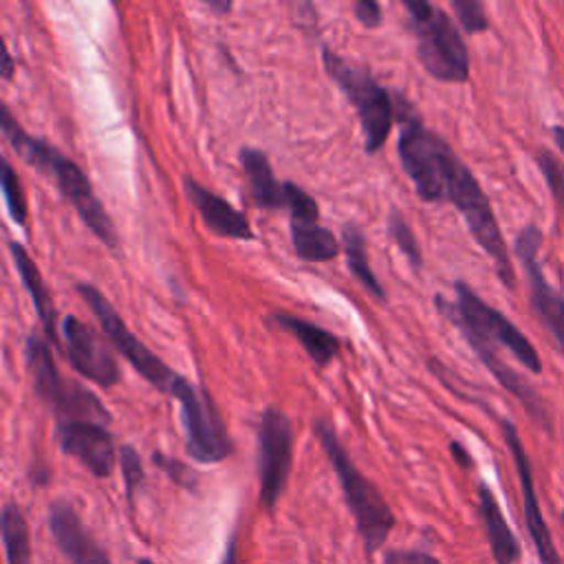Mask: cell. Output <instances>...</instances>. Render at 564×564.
<instances>
[{
  "label": "cell",
  "instance_id": "6da1fadb",
  "mask_svg": "<svg viewBox=\"0 0 564 564\" xmlns=\"http://www.w3.org/2000/svg\"><path fill=\"white\" fill-rule=\"evenodd\" d=\"M0 126H2V134H4L7 143L13 148V152L26 165L46 174L55 183V187L59 189L64 200H68L73 205L75 214L90 229V234L108 249H117L119 247L117 227H115L112 218L108 216L104 203L95 194V187H93L90 178L86 176V172L73 159H68L55 145H51L48 141L26 132L18 123V119L11 115L7 104H0Z\"/></svg>",
  "mask_w": 564,
  "mask_h": 564
},
{
  "label": "cell",
  "instance_id": "7a4b0ae2",
  "mask_svg": "<svg viewBox=\"0 0 564 564\" xmlns=\"http://www.w3.org/2000/svg\"><path fill=\"white\" fill-rule=\"evenodd\" d=\"M313 434L319 441L341 485V494L355 518V527L364 540L366 553L368 555L377 553L386 544L390 531L394 529V513L390 505L386 502L381 491L375 487V482L359 471V467L355 465V460L350 458L348 449L341 445L335 427L328 421L317 419L313 423Z\"/></svg>",
  "mask_w": 564,
  "mask_h": 564
},
{
  "label": "cell",
  "instance_id": "3957f363",
  "mask_svg": "<svg viewBox=\"0 0 564 564\" xmlns=\"http://www.w3.org/2000/svg\"><path fill=\"white\" fill-rule=\"evenodd\" d=\"M394 115L399 123L397 152L419 198L445 203L447 176L458 154L441 134L425 128L419 110L401 93H394Z\"/></svg>",
  "mask_w": 564,
  "mask_h": 564
},
{
  "label": "cell",
  "instance_id": "277c9868",
  "mask_svg": "<svg viewBox=\"0 0 564 564\" xmlns=\"http://www.w3.org/2000/svg\"><path fill=\"white\" fill-rule=\"evenodd\" d=\"M436 311L449 319L467 344H485L489 348H507L527 370L542 372V359L527 335L498 308L489 306L467 282H454V300L434 297Z\"/></svg>",
  "mask_w": 564,
  "mask_h": 564
},
{
  "label": "cell",
  "instance_id": "5b68a950",
  "mask_svg": "<svg viewBox=\"0 0 564 564\" xmlns=\"http://www.w3.org/2000/svg\"><path fill=\"white\" fill-rule=\"evenodd\" d=\"M408 29L414 33L416 57L425 73L445 84L469 79L467 44L454 20L427 0H403Z\"/></svg>",
  "mask_w": 564,
  "mask_h": 564
},
{
  "label": "cell",
  "instance_id": "8992f818",
  "mask_svg": "<svg viewBox=\"0 0 564 564\" xmlns=\"http://www.w3.org/2000/svg\"><path fill=\"white\" fill-rule=\"evenodd\" d=\"M322 64L326 75L339 86L357 112L366 154L379 152L388 141L392 123L397 121L392 95L366 66L341 57L328 46H322Z\"/></svg>",
  "mask_w": 564,
  "mask_h": 564
},
{
  "label": "cell",
  "instance_id": "52a82bcc",
  "mask_svg": "<svg viewBox=\"0 0 564 564\" xmlns=\"http://www.w3.org/2000/svg\"><path fill=\"white\" fill-rule=\"evenodd\" d=\"M24 361L33 381L35 394L51 408L57 421H97L108 425L110 412L99 397L73 379H66L55 359L51 344L35 333L24 341Z\"/></svg>",
  "mask_w": 564,
  "mask_h": 564
},
{
  "label": "cell",
  "instance_id": "ba28073f",
  "mask_svg": "<svg viewBox=\"0 0 564 564\" xmlns=\"http://www.w3.org/2000/svg\"><path fill=\"white\" fill-rule=\"evenodd\" d=\"M445 203H452L460 212L463 220L467 223V229H469L471 238L491 258L500 282L507 289H513L516 286V271H513L511 256H509L507 242L502 238L500 225L496 220L494 207H491L485 189L480 187L478 178L460 161V156L449 170L447 185H445Z\"/></svg>",
  "mask_w": 564,
  "mask_h": 564
},
{
  "label": "cell",
  "instance_id": "9c48e42d",
  "mask_svg": "<svg viewBox=\"0 0 564 564\" xmlns=\"http://www.w3.org/2000/svg\"><path fill=\"white\" fill-rule=\"evenodd\" d=\"M170 397L178 401L187 454L203 465L223 463L231 454V441L212 394L203 386L178 375Z\"/></svg>",
  "mask_w": 564,
  "mask_h": 564
},
{
  "label": "cell",
  "instance_id": "30bf717a",
  "mask_svg": "<svg viewBox=\"0 0 564 564\" xmlns=\"http://www.w3.org/2000/svg\"><path fill=\"white\" fill-rule=\"evenodd\" d=\"M77 293L86 302V306L97 317L101 330L110 339V344L123 355V359L134 368L137 375H141L154 390L170 394L174 381L178 379V372H174L161 357H156L123 322V317L117 313V308L110 304V300L93 284L77 282Z\"/></svg>",
  "mask_w": 564,
  "mask_h": 564
},
{
  "label": "cell",
  "instance_id": "8fae6325",
  "mask_svg": "<svg viewBox=\"0 0 564 564\" xmlns=\"http://www.w3.org/2000/svg\"><path fill=\"white\" fill-rule=\"evenodd\" d=\"M293 465V425L289 416L269 405L262 410L258 425V476H260V502L264 509H273L284 494Z\"/></svg>",
  "mask_w": 564,
  "mask_h": 564
},
{
  "label": "cell",
  "instance_id": "7c38bea8",
  "mask_svg": "<svg viewBox=\"0 0 564 564\" xmlns=\"http://www.w3.org/2000/svg\"><path fill=\"white\" fill-rule=\"evenodd\" d=\"M540 245L542 231L538 225H527L516 236V256L524 269L527 284H529V300L531 306L542 322V326L551 333L557 346L564 352V295L549 282L540 264Z\"/></svg>",
  "mask_w": 564,
  "mask_h": 564
},
{
  "label": "cell",
  "instance_id": "4fadbf2b",
  "mask_svg": "<svg viewBox=\"0 0 564 564\" xmlns=\"http://www.w3.org/2000/svg\"><path fill=\"white\" fill-rule=\"evenodd\" d=\"M62 350L66 352L73 370L88 381L101 388H112L121 381L119 361L112 355V348L75 315H66L62 319Z\"/></svg>",
  "mask_w": 564,
  "mask_h": 564
},
{
  "label": "cell",
  "instance_id": "5bb4252c",
  "mask_svg": "<svg viewBox=\"0 0 564 564\" xmlns=\"http://www.w3.org/2000/svg\"><path fill=\"white\" fill-rule=\"evenodd\" d=\"M500 432H502V438L511 452V458H513V465H516V471H518V480H520V491H522V509H524V524H527V531L531 535V542L535 546V553H538V560L540 564H562L560 555H557V549L553 544V538H551V531L546 527V520H544V513L540 509V500H538V494H535V485H533V469H531V460L527 456V449L520 441V434L516 430V425L509 421V419H500Z\"/></svg>",
  "mask_w": 564,
  "mask_h": 564
},
{
  "label": "cell",
  "instance_id": "9a60e30c",
  "mask_svg": "<svg viewBox=\"0 0 564 564\" xmlns=\"http://www.w3.org/2000/svg\"><path fill=\"white\" fill-rule=\"evenodd\" d=\"M55 441L66 456L79 460L95 478L112 474L117 449L108 425L97 421H57Z\"/></svg>",
  "mask_w": 564,
  "mask_h": 564
},
{
  "label": "cell",
  "instance_id": "2e32d148",
  "mask_svg": "<svg viewBox=\"0 0 564 564\" xmlns=\"http://www.w3.org/2000/svg\"><path fill=\"white\" fill-rule=\"evenodd\" d=\"M48 531L70 564H112L101 544L84 527L75 507L66 500L48 505Z\"/></svg>",
  "mask_w": 564,
  "mask_h": 564
},
{
  "label": "cell",
  "instance_id": "e0dca14e",
  "mask_svg": "<svg viewBox=\"0 0 564 564\" xmlns=\"http://www.w3.org/2000/svg\"><path fill=\"white\" fill-rule=\"evenodd\" d=\"M183 187L189 203L194 205V209L198 212V216L212 234L231 240H253L249 218L229 200L194 181V176H185Z\"/></svg>",
  "mask_w": 564,
  "mask_h": 564
},
{
  "label": "cell",
  "instance_id": "ac0fdd59",
  "mask_svg": "<svg viewBox=\"0 0 564 564\" xmlns=\"http://www.w3.org/2000/svg\"><path fill=\"white\" fill-rule=\"evenodd\" d=\"M9 253L13 258L15 271L20 275L26 293L31 295V302H33L35 313L40 317V324L46 333V339L53 341V346L62 348V330H57V308L53 304V297L46 289V282H44L37 264L33 262L29 251L15 240H9Z\"/></svg>",
  "mask_w": 564,
  "mask_h": 564
},
{
  "label": "cell",
  "instance_id": "d6986e66",
  "mask_svg": "<svg viewBox=\"0 0 564 564\" xmlns=\"http://www.w3.org/2000/svg\"><path fill=\"white\" fill-rule=\"evenodd\" d=\"M238 159L245 170L249 198L253 200V205L260 209H286V183L289 181H278V176L269 163V156L258 148L245 145V148H240Z\"/></svg>",
  "mask_w": 564,
  "mask_h": 564
},
{
  "label": "cell",
  "instance_id": "ffe728a7",
  "mask_svg": "<svg viewBox=\"0 0 564 564\" xmlns=\"http://www.w3.org/2000/svg\"><path fill=\"white\" fill-rule=\"evenodd\" d=\"M267 319L278 328L286 330L289 335H293L317 368H326L339 355V337L304 317H297L286 311H275Z\"/></svg>",
  "mask_w": 564,
  "mask_h": 564
},
{
  "label": "cell",
  "instance_id": "44dd1931",
  "mask_svg": "<svg viewBox=\"0 0 564 564\" xmlns=\"http://www.w3.org/2000/svg\"><path fill=\"white\" fill-rule=\"evenodd\" d=\"M478 513L487 533V542L491 549V557L496 564H516L520 560V544L507 524L502 509L491 494V489L480 482L478 485Z\"/></svg>",
  "mask_w": 564,
  "mask_h": 564
},
{
  "label": "cell",
  "instance_id": "7402d4cb",
  "mask_svg": "<svg viewBox=\"0 0 564 564\" xmlns=\"http://www.w3.org/2000/svg\"><path fill=\"white\" fill-rule=\"evenodd\" d=\"M293 251L302 262L324 264L339 256L341 242L319 220H289Z\"/></svg>",
  "mask_w": 564,
  "mask_h": 564
},
{
  "label": "cell",
  "instance_id": "603a6c76",
  "mask_svg": "<svg viewBox=\"0 0 564 564\" xmlns=\"http://www.w3.org/2000/svg\"><path fill=\"white\" fill-rule=\"evenodd\" d=\"M341 251L346 256V262H348V269L350 273L359 280V284L372 295L377 297L379 302H383L388 297L383 284L379 282V278L375 275L372 267H370V258H368V247H366V236L364 231L352 225V223H346L344 229H341Z\"/></svg>",
  "mask_w": 564,
  "mask_h": 564
},
{
  "label": "cell",
  "instance_id": "cb8c5ba5",
  "mask_svg": "<svg viewBox=\"0 0 564 564\" xmlns=\"http://www.w3.org/2000/svg\"><path fill=\"white\" fill-rule=\"evenodd\" d=\"M0 531L7 564H31V538L22 509L15 502H4L0 516Z\"/></svg>",
  "mask_w": 564,
  "mask_h": 564
},
{
  "label": "cell",
  "instance_id": "d4e9b609",
  "mask_svg": "<svg viewBox=\"0 0 564 564\" xmlns=\"http://www.w3.org/2000/svg\"><path fill=\"white\" fill-rule=\"evenodd\" d=\"M0 189L4 196V205L9 209V216L13 218V223H18L20 227H26V194L24 187L15 174V170L11 167V163L4 159L2 161V176H0Z\"/></svg>",
  "mask_w": 564,
  "mask_h": 564
},
{
  "label": "cell",
  "instance_id": "484cf974",
  "mask_svg": "<svg viewBox=\"0 0 564 564\" xmlns=\"http://www.w3.org/2000/svg\"><path fill=\"white\" fill-rule=\"evenodd\" d=\"M388 234H390L392 242L399 247V251L408 258V262L414 269H421L423 267V253H421L419 240H416L410 223L397 209L390 212V216H388Z\"/></svg>",
  "mask_w": 564,
  "mask_h": 564
},
{
  "label": "cell",
  "instance_id": "4316f807",
  "mask_svg": "<svg viewBox=\"0 0 564 564\" xmlns=\"http://www.w3.org/2000/svg\"><path fill=\"white\" fill-rule=\"evenodd\" d=\"M535 163H538V167L542 170L544 181H546V185H549V189H551L555 203H557V205L562 207V212H564V167L560 165V161L555 159V154L549 152L546 148H540V150L535 152Z\"/></svg>",
  "mask_w": 564,
  "mask_h": 564
},
{
  "label": "cell",
  "instance_id": "83f0119b",
  "mask_svg": "<svg viewBox=\"0 0 564 564\" xmlns=\"http://www.w3.org/2000/svg\"><path fill=\"white\" fill-rule=\"evenodd\" d=\"M119 463H121V474H123V485H126V496L128 502L134 500L137 489L141 487L145 474H143V463L139 452L132 445H121L119 447Z\"/></svg>",
  "mask_w": 564,
  "mask_h": 564
},
{
  "label": "cell",
  "instance_id": "f1b7e54d",
  "mask_svg": "<svg viewBox=\"0 0 564 564\" xmlns=\"http://www.w3.org/2000/svg\"><path fill=\"white\" fill-rule=\"evenodd\" d=\"M452 9L467 33H480L489 29V18L478 0H452Z\"/></svg>",
  "mask_w": 564,
  "mask_h": 564
},
{
  "label": "cell",
  "instance_id": "f546056e",
  "mask_svg": "<svg viewBox=\"0 0 564 564\" xmlns=\"http://www.w3.org/2000/svg\"><path fill=\"white\" fill-rule=\"evenodd\" d=\"M152 463H154L159 469H163V471L170 476V480H174L178 487H185V489L194 491V487H196V474H194V469H192L189 465H185L183 460L172 458V456H167V454H163V452H152Z\"/></svg>",
  "mask_w": 564,
  "mask_h": 564
},
{
  "label": "cell",
  "instance_id": "4dcf8cb0",
  "mask_svg": "<svg viewBox=\"0 0 564 564\" xmlns=\"http://www.w3.org/2000/svg\"><path fill=\"white\" fill-rule=\"evenodd\" d=\"M383 564H441V560L416 549H390L383 553Z\"/></svg>",
  "mask_w": 564,
  "mask_h": 564
},
{
  "label": "cell",
  "instance_id": "1f68e13d",
  "mask_svg": "<svg viewBox=\"0 0 564 564\" xmlns=\"http://www.w3.org/2000/svg\"><path fill=\"white\" fill-rule=\"evenodd\" d=\"M352 13H355L357 22L366 29H377L383 22V11L377 0H355Z\"/></svg>",
  "mask_w": 564,
  "mask_h": 564
},
{
  "label": "cell",
  "instance_id": "d6a6232c",
  "mask_svg": "<svg viewBox=\"0 0 564 564\" xmlns=\"http://www.w3.org/2000/svg\"><path fill=\"white\" fill-rule=\"evenodd\" d=\"M0 70H2V79H4V82H11V79H13L15 64H13V57H11V53H9L4 40H2V66H0Z\"/></svg>",
  "mask_w": 564,
  "mask_h": 564
},
{
  "label": "cell",
  "instance_id": "836d02e7",
  "mask_svg": "<svg viewBox=\"0 0 564 564\" xmlns=\"http://www.w3.org/2000/svg\"><path fill=\"white\" fill-rule=\"evenodd\" d=\"M449 452H452L454 460H456L460 467H465V469H467V467H471V456H469V452H467L460 443H456V441H454V443L449 445Z\"/></svg>",
  "mask_w": 564,
  "mask_h": 564
},
{
  "label": "cell",
  "instance_id": "e575fe53",
  "mask_svg": "<svg viewBox=\"0 0 564 564\" xmlns=\"http://www.w3.org/2000/svg\"><path fill=\"white\" fill-rule=\"evenodd\" d=\"M220 564H236V538L234 535L227 542V549H225V555H223Z\"/></svg>",
  "mask_w": 564,
  "mask_h": 564
},
{
  "label": "cell",
  "instance_id": "d590c367",
  "mask_svg": "<svg viewBox=\"0 0 564 564\" xmlns=\"http://www.w3.org/2000/svg\"><path fill=\"white\" fill-rule=\"evenodd\" d=\"M207 7H209L214 13H218V15H227L234 4H231L229 0H227V2H223V0H212Z\"/></svg>",
  "mask_w": 564,
  "mask_h": 564
},
{
  "label": "cell",
  "instance_id": "8d00e7d4",
  "mask_svg": "<svg viewBox=\"0 0 564 564\" xmlns=\"http://www.w3.org/2000/svg\"><path fill=\"white\" fill-rule=\"evenodd\" d=\"M551 134H553V139H555V145H557V150L564 154V126H553Z\"/></svg>",
  "mask_w": 564,
  "mask_h": 564
},
{
  "label": "cell",
  "instance_id": "74e56055",
  "mask_svg": "<svg viewBox=\"0 0 564 564\" xmlns=\"http://www.w3.org/2000/svg\"><path fill=\"white\" fill-rule=\"evenodd\" d=\"M137 564H154V562H152V560H145V557H143V560H139Z\"/></svg>",
  "mask_w": 564,
  "mask_h": 564
},
{
  "label": "cell",
  "instance_id": "f35d334b",
  "mask_svg": "<svg viewBox=\"0 0 564 564\" xmlns=\"http://www.w3.org/2000/svg\"><path fill=\"white\" fill-rule=\"evenodd\" d=\"M562 522H564V513H562Z\"/></svg>",
  "mask_w": 564,
  "mask_h": 564
}]
</instances>
